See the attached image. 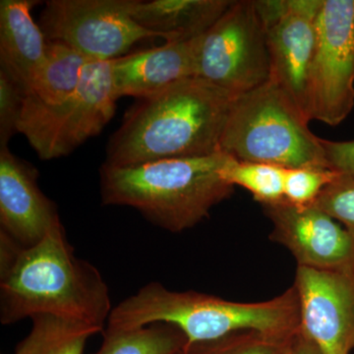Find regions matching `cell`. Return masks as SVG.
I'll return each mask as SVG.
<instances>
[{"label":"cell","instance_id":"ffe728a7","mask_svg":"<svg viewBox=\"0 0 354 354\" xmlns=\"http://www.w3.org/2000/svg\"><path fill=\"white\" fill-rule=\"evenodd\" d=\"M286 169L263 162H241L227 155L221 176L230 185L245 188L262 206L285 200Z\"/></svg>","mask_w":354,"mask_h":354},{"label":"cell","instance_id":"7a4b0ae2","mask_svg":"<svg viewBox=\"0 0 354 354\" xmlns=\"http://www.w3.org/2000/svg\"><path fill=\"white\" fill-rule=\"evenodd\" d=\"M234 97L198 77L138 99L106 145L104 165L132 167L221 152Z\"/></svg>","mask_w":354,"mask_h":354},{"label":"cell","instance_id":"9a60e30c","mask_svg":"<svg viewBox=\"0 0 354 354\" xmlns=\"http://www.w3.org/2000/svg\"><path fill=\"white\" fill-rule=\"evenodd\" d=\"M35 0L0 1V70L27 94L43 64L48 39L31 15Z\"/></svg>","mask_w":354,"mask_h":354},{"label":"cell","instance_id":"484cf974","mask_svg":"<svg viewBox=\"0 0 354 354\" xmlns=\"http://www.w3.org/2000/svg\"><path fill=\"white\" fill-rule=\"evenodd\" d=\"M290 354H322L316 344L302 332L298 330L291 339Z\"/></svg>","mask_w":354,"mask_h":354},{"label":"cell","instance_id":"d6986e66","mask_svg":"<svg viewBox=\"0 0 354 354\" xmlns=\"http://www.w3.org/2000/svg\"><path fill=\"white\" fill-rule=\"evenodd\" d=\"M186 344L180 330L157 323L135 330L106 329L101 348L94 354H177Z\"/></svg>","mask_w":354,"mask_h":354},{"label":"cell","instance_id":"6da1fadb","mask_svg":"<svg viewBox=\"0 0 354 354\" xmlns=\"http://www.w3.org/2000/svg\"><path fill=\"white\" fill-rule=\"evenodd\" d=\"M111 311L109 286L101 272L77 257L64 227L30 248L0 232L2 325L53 315L104 329Z\"/></svg>","mask_w":354,"mask_h":354},{"label":"cell","instance_id":"ba28073f","mask_svg":"<svg viewBox=\"0 0 354 354\" xmlns=\"http://www.w3.org/2000/svg\"><path fill=\"white\" fill-rule=\"evenodd\" d=\"M354 108V0H323L307 82L306 115L337 127Z\"/></svg>","mask_w":354,"mask_h":354},{"label":"cell","instance_id":"4316f807","mask_svg":"<svg viewBox=\"0 0 354 354\" xmlns=\"http://www.w3.org/2000/svg\"><path fill=\"white\" fill-rule=\"evenodd\" d=\"M177 354H196V353H195L194 349L186 344V346H184V348L181 349V351Z\"/></svg>","mask_w":354,"mask_h":354},{"label":"cell","instance_id":"5b68a950","mask_svg":"<svg viewBox=\"0 0 354 354\" xmlns=\"http://www.w3.org/2000/svg\"><path fill=\"white\" fill-rule=\"evenodd\" d=\"M309 121L290 95L270 80L234 97L221 152L241 162L285 169H329L322 138L312 133Z\"/></svg>","mask_w":354,"mask_h":354},{"label":"cell","instance_id":"52a82bcc","mask_svg":"<svg viewBox=\"0 0 354 354\" xmlns=\"http://www.w3.org/2000/svg\"><path fill=\"white\" fill-rule=\"evenodd\" d=\"M271 74L255 0L232 2L200 39L196 77L235 97L269 82Z\"/></svg>","mask_w":354,"mask_h":354},{"label":"cell","instance_id":"8fae6325","mask_svg":"<svg viewBox=\"0 0 354 354\" xmlns=\"http://www.w3.org/2000/svg\"><path fill=\"white\" fill-rule=\"evenodd\" d=\"M300 330L322 354L354 349V272L297 267L295 281Z\"/></svg>","mask_w":354,"mask_h":354},{"label":"cell","instance_id":"cb8c5ba5","mask_svg":"<svg viewBox=\"0 0 354 354\" xmlns=\"http://www.w3.org/2000/svg\"><path fill=\"white\" fill-rule=\"evenodd\" d=\"M26 93L6 72L0 70V148L19 133Z\"/></svg>","mask_w":354,"mask_h":354},{"label":"cell","instance_id":"4fadbf2b","mask_svg":"<svg viewBox=\"0 0 354 354\" xmlns=\"http://www.w3.org/2000/svg\"><path fill=\"white\" fill-rule=\"evenodd\" d=\"M37 169L0 148V232L23 248L64 227L57 206L39 189Z\"/></svg>","mask_w":354,"mask_h":354},{"label":"cell","instance_id":"7c38bea8","mask_svg":"<svg viewBox=\"0 0 354 354\" xmlns=\"http://www.w3.org/2000/svg\"><path fill=\"white\" fill-rule=\"evenodd\" d=\"M272 223L271 239L286 247L297 267L354 272V236L317 208L283 201L263 206Z\"/></svg>","mask_w":354,"mask_h":354},{"label":"cell","instance_id":"8992f818","mask_svg":"<svg viewBox=\"0 0 354 354\" xmlns=\"http://www.w3.org/2000/svg\"><path fill=\"white\" fill-rule=\"evenodd\" d=\"M113 60L91 62L75 92L50 106L26 95L18 131L39 158L65 157L102 131L115 113Z\"/></svg>","mask_w":354,"mask_h":354},{"label":"cell","instance_id":"9c48e42d","mask_svg":"<svg viewBox=\"0 0 354 354\" xmlns=\"http://www.w3.org/2000/svg\"><path fill=\"white\" fill-rule=\"evenodd\" d=\"M130 0H48L39 26L48 41L68 44L91 62H109L127 55L143 39L158 38L137 24Z\"/></svg>","mask_w":354,"mask_h":354},{"label":"cell","instance_id":"2e32d148","mask_svg":"<svg viewBox=\"0 0 354 354\" xmlns=\"http://www.w3.org/2000/svg\"><path fill=\"white\" fill-rule=\"evenodd\" d=\"M232 0H130L133 20L165 43L203 36L230 8Z\"/></svg>","mask_w":354,"mask_h":354},{"label":"cell","instance_id":"5bb4252c","mask_svg":"<svg viewBox=\"0 0 354 354\" xmlns=\"http://www.w3.org/2000/svg\"><path fill=\"white\" fill-rule=\"evenodd\" d=\"M202 37V36H201ZM199 38L165 43L113 60L116 97H150L183 79L196 77Z\"/></svg>","mask_w":354,"mask_h":354},{"label":"cell","instance_id":"30bf717a","mask_svg":"<svg viewBox=\"0 0 354 354\" xmlns=\"http://www.w3.org/2000/svg\"><path fill=\"white\" fill-rule=\"evenodd\" d=\"M322 1L255 0L271 58V80L290 95L306 118L307 82Z\"/></svg>","mask_w":354,"mask_h":354},{"label":"cell","instance_id":"603a6c76","mask_svg":"<svg viewBox=\"0 0 354 354\" xmlns=\"http://www.w3.org/2000/svg\"><path fill=\"white\" fill-rule=\"evenodd\" d=\"M354 236V178L339 174L314 203Z\"/></svg>","mask_w":354,"mask_h":354},{"label":"cell","instance_id":"44dd1931","mask_svg":"<svg viewBox=\"0 0 354 354\" xmlns=\"http://www.w3.org/2000/svg\"><path fill=\"white\" fill-rule=\"evenodd\" d=\"M293 335L278 337L256 332L239 333L218 341L189 346L196 354H290Z\"/></svg>","mask_w":354,"mask_h":354},{"label":"cell","instance_id":"ac0fdd59","mask_svg":"<svg viewBox=\"0 0 354 354\" xmlns=\"http://www.w3.org/2000/svg\"><path fill=\"white\" fill-rule=\"evenodd\" d=\"M30 334L13 354H83L88 339L102 328L74 319L53 315L32 318Z\"/></svg>","mask_w":354,"mask_h":354},{"label":"cell","instance_id":"7402d4cb","mask_svg":"<svg viewBox=\"0 0 354 354\" xmlns=\"http://www.w3.org/2000/svg\"><path fill=\"white\" fill-rule=\"evenodd\" d=\"M339 174L324 167L286 169L285 200L295 206H311Z\"/></svg>","mask_w":354,"mask_h":354},{"label":"cell","instance_id":"3957f363","mask_svg":"<svg viewBox=\"0 0 354 354\" xmlns=\"http://www.w3.org/2000/svg\"><path fill=\"white\" fill-rule=\"evenodd\" d=\"M157 323L180 330L187 346L246 332L290 337L300 329L299 300L293 286L267 301L248 304L172 291L152 281L113 308L106 329L135 330Z\"/></svg>","mask_w":354,"mask_h":354},{"label":"cell","instance_id":"277c9868","mask_svg":"<svg viewBox=\"0 0 354 354\" xmlns=\"http://www.w3.org/2000/svg\"><path fill=\"white\" fill-rule=\"evenodd\" d=\"M227 157L220 152L132 167L102 164V203L130 207L162 230L183 232L208 218L214 207L234 193V186L221 176Z\"/></svg>","mask_w":354,"mask_h":354},{"label":"cell","instance_id":"d4e9b609","mask_svg":"<svg viewBox=\"0 0 354 354\" xmlns=\"http://www.w3.org/2000/svg\"><path fill=\"white\" fill-rule=\"evenodd\" d=\"M322 145L329 169L354 178V140L330 141L322 139Z\"/></svg>","mask_w":354,"mask_h":354},{"label":"cell","instance_id":"e0dca14e","mask_svg":"<svg viewBox=\"0 0 354 354\" xmlns=\"http://www.w3.org/2000/svg\"><path fill=\"white\" fill-rule=\"evenodd\" d=\"M88 62L90 59L68 44L48 41L43 64L26 95L50 106L60 104L75 92Z\"/></svg>","mask_w":354,"mask_h":354}]
</instances>
